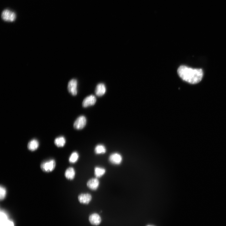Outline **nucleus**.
<instances>
[{
    "instance_id": "nucleus-18",
    "label": "nucleus",
    "mask_w": 226,
    "mask_h": 226,
    "mask_svg": "<svg viewBox=\"0 0 226 226\" xmlns=\"http://www.w3.org/2000/svg\"><path fill=\"white\" fill-rule=\"evenodd\" d=\"M78 153L76 152H73L71 154L69 158V161L70 163H75L78 161Z\"/></svg>"
},
{
    "instance_id": "nucleus-3",
    "label": "nucleus",
    "mask_w": 226,
    "mask_h": 226,
    "mask_svg": "<svg viewBox=\"0 0 226 226\" xmlns=\"http://www.w3.org/2000/svg\"><path fill=\"white\" fill-rule=\"evenodd\" d=\"M1 18L5 21L12 22L15 20L16 16L14 12L8 9H5L2 13Z\"/></svg>"
},
{
    "instance_id": "nucleus-7",
    "label": "nucleus",
    "mask_w": 226,
    "mask_h": 226,
    "mask_svg": "<svg viewBox=\"0 0 226 226\" xmlns=\"http://www.w3.org/2000/svg\"><path fill=\"white\" fill-rule=\"evenodd\" d=\"M96 100L95 97L93 95H89L84 98L82 102L84 107H87L95 104Z\"/></svg>"
},
{
    "instance_id": "nucleus-8",
    "label": "nucleus",
    "mask_w": 226,
    "mask_h": 226,
    "mask_svg": "<svg viewBox=\"0 0 226 226\" xmlns=\"http://www.w3.org/2000/svg\"><path fill=\"white\" fill-rule=\"evenodd\" d=\"M92 198L91 194L88 193H82L78 196L79 202L82 204H88L91 201Z\"/></svg>"
},
{
    "instance_id": "nucleus-17",
    "label": "nucleus",
    "mask_w": 226,
    "mask_h": 226,
    "mask_svg": "<svg viewBox=\"0 0 226 226\" xmlns=\"http://www.w3.org/2000/svg\"><path fill=\"white\" fill-rule=\"evenodd\" d=\"M106 149L105 147L101 144H98L96 146L94 149V152L97 154L104 153L106 152Z\"/></svg>"
},
{
    "instance_id": "nucleus-16",
    "label": "nucleus",
    "mask_w": 226,
    "mask_h": 226,
    "mask_svg": "<svg viewBox=\"0 0 226 226\" xmlns=\"http://www.w3.org/2000/svg\"><path fill=\"white\" fill-rule=\"evenodd\" d=\"M105 172V170L103 168L96 167L94 169V174L97 178H100L102 176Z\"/></svg>"
},
{
    "instance_id": "nucleus-1",
    "label": "nucleus",
    "mask_w": 226,
    "mask_h": 226,
    "mask_svg": "<svg viewBox=\"0 0 226 226\" xmlns=\"http://www.w3.org/2000/svg\"><path fill=\"white\" fill-rule=\"evenodd\" d=\"M177 72L179 77L183 80L192 84L200 82L203 76L201 69H193L183 65L179 67Z\"/></svg>"
},
{
    "instance_id": "nucleus-11",
    "label": "nucleus",
    "mask_w": 226,
    "mask_h": 226,
    "mask_svg": "<svg viewBox=\"0 0 226 226\" xmlns=\"http://www.w3.org/2000/svg\"><path fill=\"white\" fill-rule=\"evenodd\" d=\"M106 88L105 85L102 83H100L96 86L95 93L96 95L101 96L103 95L105 93Z\"/></svg>"
},
{
    "instance_id": "nucleus-19",
    "label": "nucleus",
    "mask_w": 226,
    "mask_h": 226,
    "mask_svg": "<svg viewBox=\"0 0 226 226\" xmlns=\"http://www.w3.org/2000/svg\"><path fill=\"white\" fill-rule=\"evenodd\" d=\"M7 190L3 186L0 187V199L1 200H3L6 196Z\"/></svg>"
},
{
    "instance_id": "nucleus-9",
    "label": "nucleus",
    "mask_w": 226,
    "mask_h": 226,
    "mask_svg": "<svg viewBox=\"0 0 226 226\" xmlns=\"http://www.w3.org/2000/svg\"><path fill=\"white\" fill-rule=\"evenodd\" d=\"M87 185L91 190H95L97 189L99 186V180L97 178H92L88 181Z\"/></svg>"
},
{
    "instance_id": "nucleus-12",
    "label": "nucleus",
    "mask_w": 226,
    "mask_h": 226,
    "mask_svg": "<svg viewBox=\"0 0 226 226\" xmlns=\"http://www.w3.org/2000/svg\"><path fill=\"white\" fill-rule=\"evenodd\" d=\"M0 226H14L13 222L8 219V216L2 215L0 217Z\"/></svg>"
},
{
    "instance_id": "nucleus-15",
    "label": "nucleus",
    "mask_w": 226,
    "mask_h": 226,
    "mask_svg": "<svg viewBox=\"0 0 226 226\" xmlns=\"http://www.w3.org/2000/svg\"><path fill=\"white\" fill-rule=\"evenodd\" d=\"M55 144L58 147H63L66 143V139L63 136H60L56 138L54 141Z\"/></svg>"
},
{
    "instance_id": "nucleus-20",
    "label": "nucleus",
    "mask_w": 226,
    "mask_h": 226,
    "mask_svg": "<svg viewBox=\"0 0 226 226\" xmlns=\"http://www.w3.org/2000/svg\"></svg>"
},
{
    "instance_id": "nucleus-5",
    "label": "nucleus",
    "mask_w": 226,
    "mask_h": 226,
    "mask_svg": "<svg viewBox=\"0 0 226 226\" xmlns=\"http://www.w3.org/2000/svg\"><path fill=\"white\" fill-rule=\"evenodd\" d=\"M86 119L85 116H81L78 117L74 123V127L77 129H81L85 126Z\"/></svg>"
},
{
    "instance_id": "nucleus-10",
    "label": "nucleus",
    "mask_w": 226,
    "mask_h": 226,
    "mask_svg": "<svg viewBox=\"0 0 226 226\" xmlns=\"http://www.w3.org/2000/svg\"><path fill=\"white\" fill-rule=\"evenodd\" d=\"M89 220L90 223L94 225L99 224L101 222V218L97 213H94L91 214L89 217Z\"/></svg>"
},
{
    "instance_id": "nucleus-14",
    "label": "nucleus",
    "mask_w": 226,
    "mask_h": 226,
    "mask_svg": "<svg viewBox=\"0 0 226 226\" xmlns=\"http://www.w3.org/2000/svg\"><path fill=\"white\" fill-rule=\"evenodd\" d=\"M39 146V143L38 141L35 139H33L28 143L27 148L29 150L33 151L36 150Z\"/></svg>"
},
{
    "instance_id": "nucleus-13",
    "label": "nucleus",
    "mask_w": 226,
    "mask_h": 226,
    "mask_svg": "<svg viewBox=\"0 0 226 226\" xmlns=\"http://www.w3.org/2000/svg\"><path fill=\"white\" fill-rule=\"evenodd\" d=\"M75 171L74 169L72 167L67 168L65 172V177L69 180L73 179L75 176Z\"/></svg>"
},
{
    "instance_id": "nucleus-6",
    "label": "nucleus",
    "mask_w": 226,
    "mask_h": 226,
    "mask_svg": "<svg viewBox=\"0 0 226 226\" xmlns=\"http://www.w3.org/2000/svg\"><path fill=\"white\" fill-rule=\"evenodd\" d=\"M109 160L112 164L118 165L121 163L122 161V157L120 154L117 153H114L110 155Z\"/></svg>"
},
{
    "instance_id": "nucleus-4",
    "label": "nucleus",
    "mask_w": 226,
    "mask_h": 226,
    "mask_svg": "<svg viewBox=\"0 0 226 226\" xmlns=\"http://www.w3.org/2000/svg\"><path fill=\"white\" fill-rule=\"evenodd\" d=\"M78 82L76 79H72L68 83L67 89L69 92L72 95H76L77 93Z\"/></svg>"
},
{
    "instance_id": "nucleus-2",
    "label": "nucleus",
    "mask_w": 226,
    "mask_h": 226,
    "mask_svg": "<svg viewBox=\"0 0 226 226\" xmlns=\"http://www.w3.org/2000/svg\"><path fill=\"white\" fill-rule=\"evenodd\" d=\"M56 165L55 160L51 159L46 160L42 162L40 165L41 170L45 172H50L52 171Z\"/></svg>"
}]
</instances>
